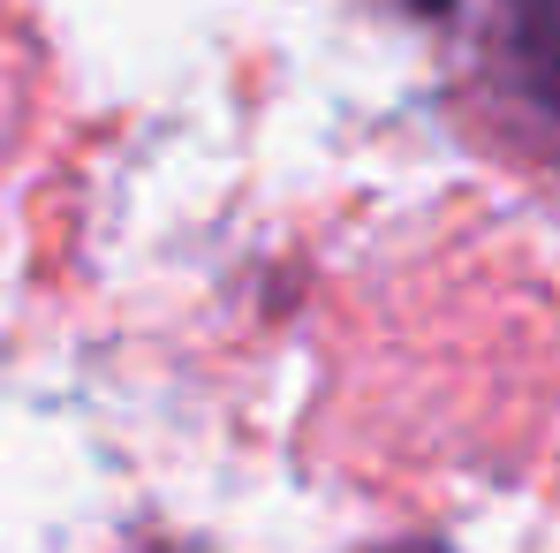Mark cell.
<instances>
[{
	"instance_id": "7a4b0ae2",
	"label": "cell",
	"mask_w": 560,
	"mask_h": 553,
	"mask_svg": "<svg viewBox=\"0 0 560 553\" xmlns=\"http://www.w3.org/2000/svg\"><path fill=\"white\" fill-rule=\"evenodd\" d=\"M137 553H212V546H189V539H152V546H137Z\"/></svg>"
},
{
	"instance_id": "6da1fadb",
	"label": "cell",
	"mask_w": 560,
	"mask_h": 553,
	"mask_svg": "<svg viewBox=\"0 0 560 553\" xmlns=\"http://www.w3.org/2000/svg\"><path fill=\"white\" fill-rule=\"evenodd\" d=\"M469 160L560 205V0H394Z\"/></svg>"
}]
</instances>
